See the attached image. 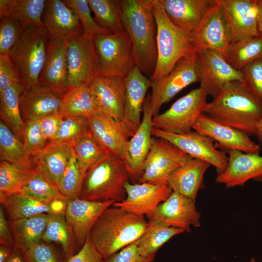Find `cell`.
<instances>
[{
    "label": "cell",
    "mask_w": 262,
    "mask_h": 262,
    "mask_svg": "<svg viewBox=\"0 0 262 262\" xmlns=\"http://www.w3.org/2000/svg\"><path fill=\"white\" fill-rule=\"evenodd\" d=\"M258 6V27L260 34L262 35V7Z\"/></svg>",
    "instance_id": "94428289"
},
{
    "label": "cell",
    "mask_w": 262,
    "mask_h": 262,
    "mask_svg": "<svg viewBox=\"0 0 262 262\" xmlns=\"http://www.w3.org/2000/svg\"><path fill=\"white\" fill-rule=\"evenodd\" d=\"M68 40L49 38L45 62L38 81V85L63 95L69 89L67 60Z\"/></svg>",
    "instance_id": "ffe728a7"
},
{
    "label": "cell",
    "mask_w": 262,
    "mask_h": 262,
    "mask_svg": "<svg viewBox=\"0 0 262 262\" xmlns=\"http://www.w3.org/2000/svg\"><path fill=\"white\" fill-rule=\"evenodd\" d=\"M137 240L105 259V262H152L155 255L146 257L141 255L138 249Z\"/></svg>",
    "instance_id": "f5cc1de1"
},
{
    "label": "cell",
    "mask_w": 262,
    "mask_h": 262,
    "mask_svg": "<svg viewBox=\"0 0 262 262\" xmlns=\"http://www.w3.org/2000/svg\"><path fill=\"white\" fill-rule=\"evenodd\" d=\"M152 0H121L122 21L132 46L135 66L150 78L156 65L157 25Z\"/></svg>",
    "instance_id": "6da1fadb"
},
{
    "label": "cell",
    "mask_w": 262,
    "mask_h": 262,
    "mask_svg": "<svg viewBox=\"0 0 262 262\" xmlns=\"http://www.w3.org/2000/svg\"><path fill=\"white\" fill-rule=\"evenodd\" d=\"M102 112L98 101L88 86L70 88L64 95L59 114L63 118L79 116L88 119Z\"/></svg>",
    "instance_id": "1f68e13d"
},
{
    "label": "cell",
    "mask_w": 262,
    "mask_h": 262,
    "mask_svg": "<svg viewBox=\"0 0 262 262\" xmlns=\"http://www.w3.org/2000/svg\"><path fill=\"white\" fill-rule=\"evenodd\" d=\"M115 202H96L81 198L67 200L65 218L71 227L81 249L89 238L90 230L101 213Z\"/></svg>",
    "instance_id": "603a6c76"
},
{
    "label": "cell",
    "mask_w": 262,
    "mask_h": 262,
    "mask_svg": "<svg viewBox=\"0 0 262 262\" xmlns=\"http://www.w3.org/2000/svg\"><path fill=\"white\" fill-rule=\"evenodd\" d=\"M191 158L169 141L152 137L139 183H166L169 175Z\"/></svg>",
    "instance_id": "30bf717a"
},
{
    "label": "cell",
    "mask_w": 262,
    "mask_h": 262,
    "mask_svg": "<svg viewBox=\"0 0 262 262\" xmlns=\"http://www.w3.org/2000/svg\"><path fill=\"white\" fill-rule=\"evenodd\" d=\"M200 217L195 201L172 191L166 199L158 205L151 219L190 232L191 226H200Z\"/></svg>",
    "instance_id": "ac0fdd59"
},
{
    "label": "cell",
    "mask_w": 262,
    "mask_h": 262,
    "mask_svg": "<svg viewBox=\"0 0 262 262\" xmlns=\"http://www.w3.org/2000/svg\"><path fill=\"white\" fill-rule=\"evenodd\" d=\"M195 38L197 51L213 49L224 54L231 40L217 2L206 15Z\"/></svg>",
    "instance_id": "f1b7e54d"
},
{
    "label": "cell",
    "mask_w": 262,
    "mask_h": 262,
    "mask_svg": "<svg viewBox=\"0 0 262 262\" xmlns=\"http://www.w3.org/2000/svg\"><path fill=\"white\" fill-rule=\"evenodd\" d=\"M13 247L4 245L0 246V262H7L10 258Z\"/></svg>",
    "instance_id": "6f0895ef"
},
{
    "label": "cell",
    "mask_w": 262,
    "mask_h": 262,
    "mask_svg": "<svg viewBox=\"0 0 262 262\" xmlns=\"http://www.w3.org/2000/svg\"><path fill=\"white\" fill-rule=\"evenodd\" d=\"M93 38L99 74L125 78L135 65L131 41L125 30Z\"/></svg>",
    "instance_id": "52a82bcc"
},
{
    "label": "cell",
    "mask_w": 262,
    "mask_h": 262,
    "mask_svg": "<svg viewBox=\"0 0 262 262\" xmlns=\"http://www.w3.org/2000/svg\"><path fill=\"white\" fill-rule=\"evenodd\" d=\"M49 213L9 221L14 246L21 251L41 241L48 220Z\"/></svg>",
    "instance_id": "d6a6232c"
},
{
    "label": "cell",
    "mask_w": 262,
    "mask_h": 262,
    "mask_svg": "<svg viewBox=\"0 0 262 262\" xmlns=\"http://www.w3.org/2000/svg\"><path fill=\"white\" fill-rule=\"evenodd\" d=\"M63 119V116L60 114H57L38 120L42 133L48 142L55 140Z\"/></svg>",
    "instance_id": "db71d44e"
},
{
    "label": "cell",
    "mask_w": 262,
    "mask_h": 262,
    "mask_svg": "<svg viewBox=\"0 0 262 262\" xmlns=\"http://www.w3.org/2000/svg\"><path fill=\"white\" fill-rule=\"evenodd\" d=\"M0 159L16 166L31 169L36 167L23 142L1 121H0Z\"/></svg>",
    "instance_id": "74e56055"
},
{
    "label": "cell",
    "mask_w": 262,
    "mask_h": 262,
    "mask_svg": "<svg viewBox=\"0 0 262 262\" xmlns=\"http://www.w3.org/2000/svg\"><path fill=\"white\" fill-rule=\"evenodd\" d=\"M92 135L88 119L79 116L63 118L55 140L60 143L72 144L75 142Z\"/></svg>",
    "instance_id": "ee69618b"
},
{
    "label": "cell",
    "mask_w": 262,
    "mask_h": 262,
    "mask_svg": "<svg viewBox=\"0 0 262 262\" xmlns=\"http://www.w3.org/2000/svg\"><path fill=\"white\" fill-rule=\"evenodd\" d=\"M46 0H0V16L15 19L27 27H44L42 16Z\"/></svg>",
    "instance_id": "836d02e7"
},
{
    "label": "cell",
    "mask_w": 262,
    "mask_h": 262,
    "mask_svg": "<svg viewBox=\"0 0 262 262\" xmlns=\"http://www.w3.org/2000/svg\"><path fill=\"white\" fill-rule=\"evenodd\" d=\"M68 200H56L45 203L23 194L0 196L1 206L6 210L9 221L42 213L65 214Z\"/></svg>",
    "instance_id": "83f0119b"
},
{
    "label": "cell",
    "mask_w": 262,
    "mask_h": 262,
    "mask_svg": "<svg viewBox=\"0 0 262 262\" xmlns=\"http://www.w3.org/2000/svg\"><path fill=\"white\" fill-rule=\"evenodd\" d=\"M49 215L48 222L41 241L60 246L67 260L80 250L72 229L65 215L49 213Z\"/></svg>",
    "instance_id": "e575fe53"
},
{
    "label": "cell",
    "mask_w": 262,
    "mask_h": 262,
    "mask_svg": "<svg viewBox=\"0 0 262 262\" xmlns=\"http://www.w3.org/2000/svg\"><path fill=\"white\" fill-rule=\"evenodd\" d=\"M125 82L124 123L134 132L141 121L143 104L151 82L135 66L125 77Z\"/></svg>",
    "instance_id": "4316f807"
},
{
    "label": "cell",
    "mask_w": 262,
    "mask_h": 262,
    "mask_svg": "<svg viewBox=\"0 0 262 262\" xmlns=\"http://www.w3.org/2000/svg\"><path fill=\"white\" fill-rule=\"evenodd\" d=\"M72 146L83 177L90 167L103 159L108 153L93 134L75 142Z\"/></svg>",
    "instance_id": "7bdbcfd3"
},
{
    "label": "cell",
    "mask_w": 262,
    "mask_h": 262,
    "mask_svg": "<svg viewBox=\"0 0 262 262\" xmlns=\"http://www.w3.org/2000/svg\"><path fill=\"white\" fill-rule=\"evenodd\" d=\"M63 96L52 89L40 85L24 88L19 100L24 122L39 120L59 114Z\"/></svg>",
    "instance_id": "cb8c5ba5"
},
{
    "label": "cell",
    "mask_w": 262,
    "mask_h": 262,
    "mask_svg": "<svg viewBox=\"0 0 262 262\" xmlns=\"http://www.w3.org/2000/svg\"><path fill=\"white\" fill-rule=\"evenodd\" d=\"M225 169L217 174L216 181L228 188L241 186L250 180L262 181V156L229 149Z\"/></svg>",
    "instance_id": "7402d4cb"
},
{
    "label": "cell",
    "mask_w": 262,
    "mask_h": 262,
    "mask_svg": "<svg viewBox=\"0 0 262 262\" xmlns=\"http://www.w3.org/2000/svg\"><path fill=\"white\" fill-rule=\"evenodd\" d=\"M38 168L24 169L7 162H0V196L19 194L36 174Z\"/></svg>",
    "instance_id": "ab89813d"
},
{
    "label": "cell",
    "mask_w": 262,
    "mask_h": 262,
    "mask_svg": "<svg viewBox=\"0 0 262 262\" xmlns=\"http://www.w3.org/2000/svg\"><path fill=\"white\" fill-rule=\"evenodd\" d=\"M43 22L49 38L68 40L83 33L77 15L63 0H46Z\"/></svg>",
    "instance_id": "484cf974"
},
{
    "label": "cell",
    "mask_w": 262,
    "mask_h": 262,
    "mask_svg": "<svg viewBox=\"0 0 262 262\" xmlns=\"http://www.w3.org/2000/svg\"><path fill=\"white\" fill-rule=\"evenodd\" d=\"M157 25V60L150 82L168 75L183 57L197 52L195 36L173 24L166 15L161 0H152Z\"/></svg>",
    "instance_id": "277c9868"
},
{
    "label": "cell",
    "mask_w": 262,
    "mask_h": 262,
    "mask_svg": "<svg viewBox=\"0 0 262 262\" xmlns=\"http://www.w3.org/2000/svg\"><path fill=\"white\" fill-rule=\"evenodd\" d=\"M129 179L125 162L108 153L86 172L79 198L96 202H121L126 198L124 184Z\"/></svg>",
    "instance_id": "5b68a950"
},
{
    "label": "cell",
    "mask_w": 262,
    "mask_h": 262,
    "mask_svg": "<svg viewBox=\"0 0 262 262\" xmlns=\"http://www.w3.org/2000/svg\"><path fill=\"white\" fill-rule=\"evenodd\" d=\"M254 135L262 146V115L255 126Z\"/></svg>",
    "instance_id": "91938a15"
},
{
    "label": "cell",
    "mask_w": 262,
    "mask_h": 262,
    "mask_svg": "<svg viewBox=\"0 0 262 262\" xmlns=\"http://www.w3.org/2000/svg\"><path fill=\"white\" fill-rule=\"evenodd\" d=\"M152 135L169 141L192 158L209 163L216 168L218 174L228 165V156L217 148L213 145L214 140L195 131L176 134L153 128Z\"/></svg>",
    "instance_id": "7c38bea8"
},
{
    "label": "cell",
    "mask_w": 262,
    "mask_h": 262,
    "mask_svg": "<svg viewBox=\"0 0 262 262\" xmlns=\"http://www.w3.org/2000/svg\"><path fill=\"white\" fill-rule=\"evenodd\" d=\"M193 130L215 141L218 146L226 150L235 149L247 153H258L261 147L252 141L246 133L218 123L204 113L195 123Z\"/></svg>",
    "instance_id": "e0dca14e"
},
{
    "label": "cell",
    "mask_w": 262,
    "mask_h": 262,
    "mask_svg": "<svg viewBox=\"0 0 262 262\" xmlns=\"http://www.w3.org/2000/svg\"><path fill=\"white\" fill-rule=\"evenodd\" d=\"M66 262H105V260L88 238L80 250Z\"/></svg>",
    "instance_id": "11a10c76"
},
{
    "label": "cell",
    "mask_w": 262,
    "mask_h": 262,
    "mask_svg": "<svg viewBox=\"0 0 262 262\" xmlns=\"http://www.w3.org/2000/svg\"><path fill=\"white\" fill-rule=\"evenodd\" d=\"M231 41L260 35L256 0H216Z\"/></svg>",
    "instance_id": "9a60e30c"
},
{
    "label": "cell",
    "mask_w": 262,
    "mask_h": 262,
    "mask_svg": "<svg viewBox=\"0 0 262 262\" xmlns=\"http://www.w3.org/2000/svg\"><path fill=\"white\" fill-rule=\"evenodd\" d=\"M256 2L259 6L262 7V0H256Z\"/></svg>",
    "instance_id": "6125c7cd"
},
{
    "label": "cell",
    "mask_w": 262,
    "mask_h": 262,
    "mask_svg": "<svg viewBox=\"0 0 262 262\" xmlns=\"http://www.w3.org/2000/svg\"><path fill=\"white\" fill-rule=\"evenodd\" d=\"M37 168V172L24 187L21 193L45 203L56 200H68L45 173Z\"/></svg>",
    "instance_id": "b9f144b4"
},
{
    "label": "cell",
    "mask_w": 262,
    "mask_h": 262,
    "mask_svg": "<svg viewBox=\"0 0 262 262\" xmlns=\"http://www.w3.org/2000/svg\"><path fill=\"white\" fill-rule=\"evenodd\" d=\"M200 87L207 96L215 98L228 83L243 82L241 71L233 67L220 51L213 49L198 50Z\"/></svg>",
    "instance_id": "4fadbf2b"
},
{
    "label": "cell",
    "mask_w": 262,
    "mask_h": 262,
    "mask_svg": "<svg viewBox=\"0 0 262 262\" xmlns=\"http://www.w3.org/2000/svg\"><path fill=\"white\" fill-rule=\"evenodd\" d=\"M183 232L181 229L169 227L157 220L148 219L145 232L137 240L139 252L146 257L155 255L164 244Z\"/></svg>",
    "instance_id": "f35d334b"
},
{
    "label": "cell",
    "mask_w": 262,
    "mask_h": 262,
    "mask_svg": "<svg viewBox=\"0 0 262 262\" xmlns=\"http://www.w3.org/2000/svg\"><path fill=\"white\" fill-rule=\"evenodd\" d=\"M204 113L215 121L254 135L262 115V101L242 82L233 81L207 103Z\"/></svg>",
    "instance_id": "7a4b0ae2"
},
{
    "label": "cell",
    "mask_w": 262,
    "mask_h": 262,
    "mask_svg": "<svg viewBox=\"0 0 262 262\" xmlns=\"http://www.w3.org/2000/svg\"><path fill=\"white\" fill-rule=\"evenodd\" d=\"M207 97L199 87L191 90L166 111L154 115L153 128L176 134L191 131L198 117L204 113L208 103Z\"/></svg>",
    "instance_id": "ba28073f"
},
{
    "label": "cell",
    "mask_w": 262,
    "mask_h": 262,
    "mask_svg": "<svg viewBox=\"0 0 262 262\" xmlns=\"http://www.w3.org/2000/svg\"><path fill=\"white\" fill-rule=\"evenodd\" d=\"M97 23L112 33L124 30L122 21L121 0H88Z\"/></svg>",
    "instance_id": "60d3db41"
},
{
    "label": "cell",
    "mask_w": 262,
    "mask_h": 262,
    "mask_svg": "<svg viewBox=\"0 0 262 262\" xmlns=\"http://www.w3.org/2000/svg\"><path fill=\"white\" fill-rule=\"evenodd\" d=\"M49 39L45 27L27 26L9 52L19 71L25 88L38 85Z\"/></svg>",
    "instance_id": "8992f818"
},
{
    "label": "cell",
    "mask_w": 262,
    "mask_h": 262,
    "mask_svg": "<svg viewBox=\"0 0 262 262\" xmlns=\"http://www.w3.org/2000/svg\"><path fill=\"white\" fill-rule=\"evenodd\" d=\"M66 4L75 11L82 25L83 32L93 37L112 33L110 30L99 25L91 14L88 0H65Z\"/></svg>",
    "instance_id": "f6af8a7d"
},
{
    "label": "cell",
    "mask_w": 262,
    "mask_h": 262,
    "mask_svg": "<svg viewBox=\"0 0 262 262\" xmlns=\"http://www.w3.org/2000/svg\"><path fill=\"white\" fill-rule=\"evenodd\" d=\"M83 177L73 152L59 186L68 200L80 197Z\"/></svg>",
    "instance_id": "bcb514c9"
},
{
    "label": "cell",
    "mask_w": 262,
    "mask_h": 262,
    "mask_svg": "<svg viewBox=\"0 0 262 262\" xmlns=\"http://www.w3.org/2000/svg\"><path fill=\"white\" fill-rule=\"evenodd\" d=\"M126 198L113 205L132 213L151 219L158 205L170 196L172 190L166 183L152 184L147 182L124 184Z\"/></svg>",
    "instance_id": "5bb4252c"
},
{
    "label": "cell",
    "mask_w": 262,
    "mask_h": 262,
    "mask_svg": "<svg viewBox=\"0 0 262 262\" xmlns=\"http://www.w3.org/2000/svg\"><path fill=\"white\" fill-rule=\"evenodd\" d=\"M249 262H257L256 260L254 258H251Z\"/></svg>",
    "instance_id": "be15d7a7"
},
{
    "label": "cell",
    "mask_w": 262,
    "mask_h": 262,
    "mask_svg": "<svg viewBox=\"0 0 262 262\" xmlns=\"http://www.w3.org/2000/svg\"><path fill=\"white\" fill-rule=\"evenodd\" d=\"M23 143L28 153L33 157L46 147L48 142L42 133L38 120L24 122Z\"/></svg>",
    "instance_id": "681fc988"
},
{
    "label": "cell",
    "mask_w": 262,
    "mask_h": 262,
    "mask_svg": "<svg viewBox=\"0 0 262 262\" xmlns=\"http://www.w3.org/2000/svg\"><path fill=\"white\" fill-rule=\"evenodd\" d=\"M7 262H26V261L22 251L13 247L11 255Z\"/></svg>",
    "instance_id": "680465c9"
},
{
    "label": "cell",
    "mask_w": 262,
    "mask_h": 262,
    "mask_svg": "<svg viewBox=\"0 0 262 262\" xmlns=\"http://www.w3.org/2000/svg\"><path fill=\"white\" fill-rule=\"evenodd\" d=\"M0 244L14 247V241L9 221L5 216L3 208L0 207Z\"/></svg>",
    "instance_id": "9f6ffc18"
},
{
    "label": "cell",
    "mask_w": 262,
    "mask_h": 262,
    "mask_svg": "<svg viewBox=\"0 0 262 262\" xmlns=\"http://www.w3.org/2000/svg\"><path fill=\"white\" fill-rule=\"evenodd\" d=\"M210 165L191 158L169 175L166 183L172 191L195 201L198 191L204 187V175Z\"/></svg>",
    "instance_id": "f546056e"
},
{
    "label": "cell",
    "mask_w": 262,
    "mask_h": 262,
    "mask_svg": "<svg viewBox=\"0 0 262 262\" xmlns=\"http://www.w3.org/2000/svg\"><path fill=\"white\" fill-rule=\"evenodd\" d=\"M0 23V54L9 53L25 26L16 20L3 16Z\"/></svg>",
    "instance_id": "c3c4849f"
},
{
    "label": "cell",
    "mask_w": 262,
    "mask_h": 262,
    "mask_svg": "<svg viewBox=\"0 0 262 262\" xmlns=\"http://www.w3.org/2000/svg\"><path fill=\"white\" fill-rule=\"evenodd\" d=\"M241 71L242 82L262 101V57L254 60Z\"/></svg>",
    "instance_id": "f907efd6"
},
{
    "label": "cell",
    "mask_w": 262,
    "mask_h": 262,
    "mask_svg": "<svg viewBox=\"0 0 262 262\" xmlns=\"http://www.w3.org/2000/svg\"><path fill=\"white\" fill-rule=\"evenodd\" d=\"M25 87L17 83L0 92V116L7 127L23 142L24 122L19 104L20 97Z\"/></svg>",
    "instance_id": "d590c367"
},
{
    "label": "cell",
    "mask_w": 262,
    "mask_h": 262,
    "mask_svg": "<svg viewBox=\"0 0 262 262\" xmlns=\"http://www.w3.org/2000/svg\"><path fill=\"white\" fill-rule=\"evenodd\" d=\"M224 55L233 67L241 71L262 57V35L246 36L231 41Z\"/></svg>",
    "instance_id": "8d00e7d4"
},
{
    "label": "cell",
    "mask_w": 262,
    "mask_h": 262,
    "mask_svg": "<svg viewBox=\"0 0 262 262\" xmlns=\"http://www.w3.org/2000/svg\"><path fill=\"white\" fill-rule=\"evenodd\" d=\"M88 87L97 98L101 111L124 124L125 78L98 74L91 81Z\"/></svg>",
    "instance_id": "44dd1931"
},
{
    "label": "cell",
    "mask_w": 262,
    "mask_h": 262,
    "mask_svg": "<svg viewBox=\"0 0 262 262\" xmlns=\"http://www.w3.org/2000/svg\"><path fill=\"white\" fill-rule=\"evenodd\" d=\"M145 217L111 206L98 217L89 239L105 260L142 236L147 225Z\"/></svg>",
    "instance_id": "3957f363"
},
{
    "label": "cell",
    "mask_w": 262,
    "mask_h": 262,
    "mask_svg": "<svg viewBox=\"0 0 262 262\" xmlns=\"http://www.w3.org/2000/svg\"><path fill=\"white\" fill-rule=\"evenodd\" d=\"M172 22L194 36L216 0H161Z\"/></svg>",
    "instance_id": "d4e9b609"
},
{
    "label": "cell",
    "mask_w": 262,
    "mask_h": 262,
    "mask_svg": "<svg viewBox=\"0 0 262 262\" xmlns=\"http://www.w3.org/2000/svg\"><path fill=\"white\" fill-rule=\"evenodd\" d=\"M19 82V71L9 54H0V92Z\"/></svg>",
    "instance_id": "816d5d0a"
},
{
    "label": "cell",
    "mask_w": 262,
    "mask_h": 262,
    "mask_svg": "<svg viewBox=\"0 0 262 262\" xmlns=\"http://www.w3.org/2000/svg\"><path fill=\"white\" fill-rule=\"evenodd\" d=\"M54 244L41 241L22 251L26 262H66L63 251Z\"/></svg>",
    "instance_id": "7dc6e473"
},
{
    "label": "cell",
    "mask_w": 262,
    "mask_h": 262,
    "mask_svg": "<svg viewBox=\"0 0 262 262\" xmlns=\"http://www.w3.org/2000/svg\"><path fill=\"white\" fill-rule=\"evenodd\" d=\"M142 112L141 123L129 140L125 161L130 178L134 180H139L142 176L143 164L151 145L154 114L150 95L146 98Z\"/></svg>",
    "instance_id": "2e32d148"
},
{
    "label": "cell",
    "mask_w": 262,
    "mask_h": 262,
    "mask_svg": "<svg viewBox=\"0 0 262 262\" xmlns=\"http://www.w3.org/2000/svg\"><path fill=\"white\" fill-rule=\"evenodd\" d=\"M67 60L69 88L80 85L88 86L99 74L93 37L84 32L68 40Z\"/></svg>",
    "instance_id": "8fae6325"
},
{
    "label": "cell",
    "mask_w": 262,
    "mask_h": 262,
    "mask_svg": "<svg viewBox=\"0 0 262 262\" xmlns=\"http://www.w3.org/2000/svg\"><path fill=\"white\" fill-rule=\"evenodd\" d=\"M200 65L197 52L186 56L162 79L151 82V102L154 115L162 106L170 101L190 84L199 82Z\"/></svg>",
    "instance_id": "9c48e42d"
},
{
    "label": "cell",
    "mask_w": 262,
    "mask_h": 262,
    "mask_svg": "<svg viewBox=\"0 0 262 262\" xmlns=\"http://www.w3.org/2000/svg\"><path fill=\"white\" fill-rule=\"evenodd\" d=\"M73 152L71 144L51 141L33 158L36 166L59 189L62 177Z\"/></svg>",
    "instance_id": "4dcf8cb0"
},
{
    "label": "cell",
    "mask_w": 262,
    "mask_h": 262,
    "mask_svg": "<svg viewBox=\"0 0 262 262\" xmlns=\"http://www.w3.org/2000/svg\"><path fill=\"white\" fill-rule=\"evenodd\" d=\"M93 135L107 151L124 162L128 144L134 132L125 124L103 112L88 119Z\"/></svg>",
    "instance_id": "d6986e66"
}]
</instances>
